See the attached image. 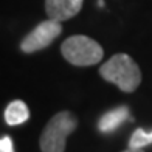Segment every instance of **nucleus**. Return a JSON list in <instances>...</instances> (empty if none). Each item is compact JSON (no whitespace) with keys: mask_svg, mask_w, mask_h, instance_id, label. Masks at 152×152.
Masks as SVG:
<instances>
[{"mask_svg":"<svg viewBox=\"0 0 152 152\" xmlns=\"http://www.w3.org/2000/svg\"><path fill=\"white\" fill-rule=\"evenodd\" d=\"M78 126V120L72 112H59L47 123L40 135V151L42 152H64L65 140Z\"/></svg>","mask_w":152,"mask_h":152,"instance_id":"obj_2","label":"nucleus"},{"mask_svg":"<svg viewBox=\"0 0 152 152\" xmlns=\"http://www.w3.org/2000/svg\"><path fill=\"white\" fill-rule=\"evenodd\" d=\"M62 31L61 22L56 20H45L39 23L28 36H25L23 40L20 42V48L25 53H34L39 50H44L56 39Z\"/></svg>","mask_w":152,"mask_h":152,"instance_id":"obj_4","label":"nucleus"},{"mask_svg":"<svg viewBox=\"0 0 152 152\" xmlns=\"http://www.w3.org/2000/svg\"><path fill=\"white\" fill-rule=\"evenodd\" d=\"M30 112L23 101H12L5 110V120L10 126H17L28 120Z\"/></svg>","mask_w":152,"mask_h":152,"instance_id":"obj_7","label":"nucleus"},{"mask_svg":"<svg viewBox=\"0 0 152 152\" xmlns=\"http://www.w3.org/2000/svg\"><path fill=\"white\" fill-rule=\"evenodd\" d=\"M0 152H14V148H12V141H11L10 137L0 138Z\"/></svg>","mask_w":152,"mask_h":152,"instance_id":"obj_9","label":"nucleus"},{"mask_svg":"<svg viewBox=\"0 0 152 152\" xmlns=\"http://www.w3.org/2000/svg\"><path fill=\"white\" fill-rule=\"evenodd\" d=\"M123 152H144L143 149H134V148H129L126 151H123Z\"/></svg>","mask_w":152,"mask_h":152,"instance_id":"obj_10","label":"nucleus"},{"mask_svg":"<svg viewBox=\"0 0 152 152\" xmlns=\"http://www.w3.org/2000/svg\"><path fill=\"white\" fill-rule=\"evenodd\" d=\"M149 144H152V130L151 132H146L143 129H137L132 134V137H130L129 148L143 149L144 146H149Z\"/></svg>","mask_w":152,"mask_h":152,"instance_id":"obj_8","label":"nucleus"},{"mask_svg":"<svg viewBox=\"0 0 152 152\" xmlns=\"http://www.w3.org/2000/svg\"><path fill=\"white\" fill-rule=\"evenodd\" d=\"M62 56L65 58L67 62L78 67H87V65H95L102 59V51L101 45L96 40L87 37V36H72L61 47Z\"/></svg>","mask_w":152,"mask_h":152,"instance_id":"obj_3","label":"nucleus"},{"mask_svg":"<svg viewBox=\"0 0 152 152\" xmlns=\"http://www.w3.org/2000/svg\"><path fill=\"white\" fill-rule=\"evenodd\" d=\"M99 75L107 82L115 84L120 90L130 93L140 86L141 72L137 62L124 53L112 56L99 68Z\"/></svg>","mask_w":152,"mask_h":152,"instance_id":"obj_1","label":"nucleus"},{"mask_svg":"<svg viewBox=\"0 0 152 152\" xmlns=\"http://www.w3.org/2000/svg\"><path fill=\"white\" fill-rule=\"evenodd\" d=\"M127 120H130L129 109L126 106H121V107H116V109L102 115L99 123H98V127H99L101 132L109 134V132H113L116 127L121 126V124Z\"/></svg>","mask_w":152,"mask_h":152,"instance_id":"obj_6","label":"nucleus"},{"mask_svg":"<svg viewBox=\"0 0 152 152\" xmlns=\"http://www.w3.org/2000/svg\"><path fill=\"white\" fill-rule=\"evenodd\" d=\"M82 3L84 0H45V12L51 20L62 22L78 14Z\"/></svg>","mask_w":152,"mask_h":152,"instance_id":"obj_5","label":"nucleus"}]
</instances>
